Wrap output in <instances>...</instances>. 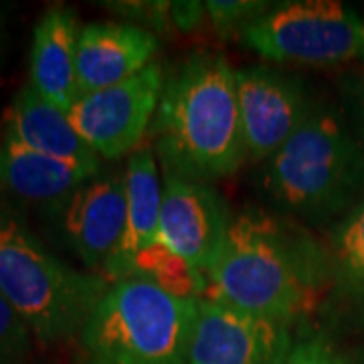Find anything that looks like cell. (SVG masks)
I'll use <instances>...</instances> for the list:
<instances>
[{
    "label": "cell",
    "mask_w": 364,
    "mask_h": 364,
    "mask_svg": "<svg viewBox=\"0 0 364 364\" xmlns=\"http://www.w3.org/2000/svg\"><path fill=\"white\" fill-rule=\"evenodd\" d=\"M205 298L294 328L332 294L330 251L299 225L249 207L235 215Z\"/></svg>",
    "instance_id": "obj_1"
},
{
    "label": "cell",
    "mask_w": 364,
    "mask_h": 364,
    "mask_svg": "<svg viewBox=\"0 0 364 364\" xmlns=\"http://www.w3.org/2000/svg\"><path fill=\"white\" fill-rule=\"evenodd\" d=\"M164 172L186 181L231 176L247 160L237 71L219 53H193L166 79L150 126Z\"/></svg>",
    "instance_id": "obj_2"
},
{
    "label": "cell",
    "mask_w": 364,
    "mask_h": 364,
    "mask_svg": "<svg viewBox=\"0 0 364 364\" xmlns=\"http://www.w3.org/2000/svg\"><path fill=\"white\" fill-rule=\"evenodd\" d=\"M275 208L308 223L346 217L364 198V148L326 104H314L261 170Z\"/></svg>",
    "instance_id": "obj_3"
},
{
    "label": "cell",
    "mask_w": 364,
    "mask_h": 364,
    "mask_svg": "<svg viewBox=\"0 0 364 364\" xmlns=\"http://www.w3.org/2000/svg\"><path fill=\"white\" fill-rule=\"evenodd\" d=\"M198 306L140 275L109 284L79 332L77 364H188Z\"/></svg>",
    "instance_id": "obj_4"
},
{
    "label": "cell",
    "mask_w": 364,
    "mask_h": 364,
    "mask_svg": "<svg viewBox=\"0 0 364 364\" xmlns=\"http://www.w3.org/2000/svg\"><path fill=\"white\" fill-rule=\"evenodd\" d=\"M109 284L57 259L16 219L0 217V296L45 344L81 332Z\"/></svg>",
    "instance_id": "obj_5"
},
{
    "label": "cell",
    "mask_w": 364,
    "mask_h": 364,
    "mask_svg": "<svg viewBox=\"0 0 364 364\" xmlns=\"http://www.w3.org/2000/svg\"><path fill=\"white\" fill-rule=\"evenodd\" d=\"M251 51L272 63L330 67L364 55V18L334 0L273 4L241 33Z\"/></svg>",
    "instance_id": "obj_6"
},
{
    "label": "cell",
    "mask_w": 364,
    "mask_h": 364,
    "mask_svg": "<svg viewBox=\"0 0 364 364\" xmlns=\"http://www.w3.org/2000/svg\"><path fill=\"white\" fill-rule=\"evenodd\" d=\"M164 85V69L154 61L124 83L81 93L67 116L95 156L116 160L140 148L156 116Z\"/></svg>",
    "instance_id": "obj_7"
},
{
    "label": "cell",
    "mask_w": 364,
    "mask_h": 364,
    "mask_svg": "<svg viewBox=\"0 0 364 364\" xmlns=\"http://www.w3.org/2000/svg\"><path fill=\"white\" fill-rule=\"evenodd\" d=\"M233 223L227 200L207 182L164 174L158 241L205 273L215 267Z\"/></svg>",
    "instance_id": "obj_8"
},
{
    "label": "cell",
    "mask_w": 364,
    "mask_h": 364,
    "mask_svg": "<svg viewBox=\"0 0 364 364\" xmlns=\"http://www.w3.org/2000/svg\"><path fill=\"white\" fill-rule=\"evenodd\" d=\"M237 102L247 158L255 162L273 156L314 105L298 77L267 65L237 71Z\"/></svg>",
    "instance_id": "obj_9"
},
{
    "label": "cell",
    "mask_w": 364,
    "mask_h": 364,
    "mask_svg": "<svg viewBox=\"0 0 364 364\" xmlns=\"http://www.w3.org/2000/svg\"><path fill=\"white\" fill-rule=\"evenodd\" d=\"M291 330L203 298L188 364H279L296 342Z\"/></svg>",
    "instance_id": "obj_10"
},
{
    "label": "cell",
    "mask_w": 364,
    "mask_h": 364,
    "mask_svg": "<svg viewBox=\"0 0 364 364\" xmlns=\"http://www.w3.org/2000/svg\"><path fill=\"white\" fill-rule=\"evenodd\" d=\"M126 227L124 172H105L87 181L61 205L67 245L90 269H102Z\"/></svg>",
    "instance_id": "obj_11"
},
{
    "label": "cell",
    "mask_w": 364,
    "mask_h": 364,
    "mask_svg": "<svg viewBox=\"0 0 364 364\" xmlns=\"http://www.w3.org/2000/svg\"><path fill=\"white\" fill-rule=\"evenodd\" d=\"M160 41L128 23H91L79 33L77 90L81 93L124 83L154 63ZM77 95V97H79Z\"/></svg>",
    "instance_id": "obj_12"
},
{
    "label": "cell",
    "mask_w": 364,
    "mask_h": 364,
    "mask_svg": "<svg viewBox=\"0 0 364 364\" xmlns=\"http://www.w3.org/2000/svg\"><path fill=\"white\" fill-rule=\"evenodd\" d=\"M126 181V227L124 235L104 267V279L116 284L130 277L132 263L138 253L158 241L162 184L156 154L150 146H140L124 170Z\"/></svg>",
    "instance_id": "obj_13"
},
{
    "label": "cell",
    "mask_w": 364,
    "mask_h": 364,
    "mask_svg": "<svg viewBox=\"0 0 364 364\" xmlns=\"http://www.w3.org/2000/svg\"><path fill=\"white\" fill-rule=\"evenodd\" d=\"M2 140H11L47 156L77 164H102L81 140L65 109L45 100L33 85L13 97L2 117Z\"/></svg>",
    "instance_id": "obj_14"
},
{
    "label": "cell",
    "mask_w": 364,
    "mask_h": 364,
    "mask_svg": "<svg viewBox=\"0 0 364 364\" xmlns=\"http://www.w3.org/2000/svg\"><path fill=\"white\" fill-rule=\"evenodd\" d=\"M102 164H77L0 140V193L37 205H63Z\"/></svg>",
    "instance_id": "obj_15"
},
{
    "label": "cell",
    "mask_w": 364,
    "mask_h": 364,
    "mask_svg": "<svg viewBox=\"0 0 364 364\" xmlns=\"http://www.w3.org/2000/svg\"><path fill=\"white\" fill-rule=\"evenodd\" d=\"M77 18L65 6H55L43 14L31 49V81L45 100L69 112L77 100Z\"/></svg>",
    "instance_id": "obj_16"
},
{
    "label": "cell",
    "mask_w": 364,
    "mask_h": 364,
    "mask_svg": "<svg viewBox=\"0 0 364 364\" xmlns=\"http://www.w3.org/2000/svg\"><path fill=\"white\" fill-rule=\"evenodd\" d=\"M328 251L332 261L330 298L364 316V198L334 227Z\"/></svg>",
    "instance_id": "obj_17"
},
{
    "label": "cell",
    "mask_w": 364,
    "mask_h": 364,
    "mask_svg": "<svg viewBox=\"0 0 364 364\" xmlns=\"http://www.w3.org/2000/svg\"><path fill=\"white\" fill-rule=\"evenodd\" d=\"M132 275L148 277L174 296L195 299L207 296V275L193 269L186 261L168 251L160 241L138 253V257L132 263L130 277Z\"/></svg>",
    "instance_id": "obj_18"
},
{
    "label": "cell",
    "mask_w": 364,
    "mask_h": 364,
    "mask_svg": "<svg viewBox=\"0 0 364 364\" xmlns=\"http://www.w3.org/2000/svg\"><path fill=\"white\" fill-rule=\"evenodd\" d=\"M272 6V2H259V0L205 2L208 23L223 37H233V35L241 37V33L255 21H259Z\"/></svg>",
    "instance_id": "obj_19"
},
{
    "label": "cell",
    "mask_w": 364,
    "mask_h": 364,
    "mask_svg": "<svg viewBox=\"0 0 364 364\" xmlns=\"http://www.w3.org/2000/svg\"><path fill=\"white\" fill-rule=\"evenodd\" d=\"M112 13L126 18L128 25H136L150 33H170L174 31L172 18V2H146V0H132V2H105Z\"/></svg>",
    "instance_id": "obj_20"
},
{
    "label": "cell",
    "mask_w": 364,
    "mask_h": 364,
    "mask_svg": "<svg viewBox=\"0 0 364 364\" xmlns=\"http://www.w3.org/2000/svg\"><path fill=\"white\" fill-rule=\"evenodd\" d=\"M31 350V328L0 296V364H23Z\"/></svg>",
    "instance_id": "obj_21"
},
{
    "label": "cell",
    "mask_w": 364,
    "mask_h": 364,
    "mask_svg": "<svg viewBox=\"0 0 364 364\" xmlns=\"http://www.w3.org/2000/svg\"><path fill=\"white\" fill-rule=\"evenodd\" d=\"M279 364H348L324 334H308L294 342Z\"/></svg>",
    "instance_id": "obj_22"
},
{
    "label": "cell",
    "mask_w": 364,
    "mask_h": 364,
    "mask_svg": "<svg viewBox=\"0 0 364 364\" xmlns=\"http://www.w3.org/2000/svg\"><path fill=\"white\" fill-rule=\"evenodd\" d=\"M172 18H174V31L181 33H191L203 25V21L207 18L205 11V2H172Z\"/></svg>",
    "instance_id": "obj_23"
},
{
    "label": "cell",
    "mask_w": 364,
    "mask_h": 364,
    "mask_svg": "<svg viewBox=\"0 0 364 364\" xmlns=\"http://www.w3.org/2000/svg\"><path fill=\"white\" fill-rule=\"evenodd\" d=\"M348 91H350V105L352 114H354V122H356L360 144H363L364 148V77L354 79L348 85Z\"/></svg>",
    "instance_id": "obj_24"
},
{
    "label": "cell",
    "mask_w": 364,
    "mask_h": 364,
    "mask_svg": "<svg viewBox=\"0 0 364 364\" xmlns=\"http://www.w3.org/2000/svg\"><path fill=\"white\" fill-rule=\"evenodd\" d=\"M4 53H6V41H4V35H2V26H0V63L4 59Z\"/></svg>",
    "instance_id": "obj_25"
},
{
    "label": "cell",
    "mask_w": 364,
    "mask_h": 364,
    "mask_svg": "<svg viewBox=\"0 0 364 364\" xmlns=\"http://www.w3.org/2000/svg\"><path fill=\"white\" fill-rule=\"evenodd\" d=\"M354 364H364V348L360 350V354H358V358H356V363Z\"/></svg>",
    "instance_id": "obj_26"
},
{
    "label": "cell",
    "mask_w": 364,
    "mask_h": 364,
    "mask_svg": "<svg viewBox=\"0 0 364 364\" xmlns=\"http://www.w3.org/2000/svg\"><path fill=\"white\" fill-rule=\"evenodd\" d=\"M363 61H364V55H363Z\"/></svg>",
    "instance_id": "obj_27"
}]
</instances>
